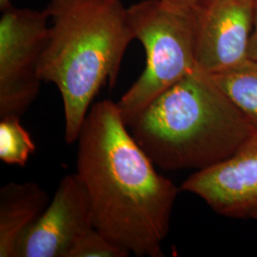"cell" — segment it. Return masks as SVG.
Masks as SVG:
<instances>
[{
    "instance_id": "cell-12",
    "label": "cell",
    "mask_w": 257,
    "mask_h": 257,
    "mask_svg": "<svg viewBox=\"0 0 257 257\" xmlns=\"http://www.w3.org/2000/svg\"><path fill=\"white\" fill-rule=\"evenodd\" d=\"M130 252L105 236L95 227L75 241L68 257H127Z\"/></svg>"
},
{
    "instance_id": "cell-2",
    "label": "cell",
    "mask_w": 257,
    "mask_h": 257,
    "mask_svg": "<svg viewBox=\"0 0 257 257\" xmlns=\"http://www.w3.org/2000/svg\"><path fill=\"white\" fill-rule=\"evenodd\" d=\"M43 11L50 26L38 75L61 94L65 141L72 144L96 94L116 82L135 36L121 0H51Z\"/></svg>"
},
{
    "instance_id": "cell-11",
    "label": "cell",
    "mask_w": 257,
    "mask_h": 257,
    "mask_svg": "<svg viewBox=\"0 0 257 257\" xmlns=\"http://www.w3.org/2000/svg\"><path fill=\"white\" fill-rule=\"evenodd\" d=\"M18 115L0 119V159L6 164L24 167L37 146Z\"/></svg>"
},
{
    "instance_id": "cell-10",
    "label": "cell",
    "mask_w": 257,
    "mask_h": 257,
    "mask_svg": "<svg viewBox=\"0 0 257 257\" xmlns=\"http://www.w3.org/2000/svg\"><path fill=\"white\" fill-rule=\"evenodd\" d=\"M230 100L257 124V63L247 59L217 74H211Z\"/></svg>"
},
{
    "instance_id": "cell-9",
    "label": "cell",
    "mask_w": 257,
    "mask_h": 257,
    "mask_svg": "<svg viewBox=\"0 0 257 257\" xmlns=\"http://www.w3.org/2000/svg\"><path fill=\"white\" fill-rule=\"evenodd\" d=\"M46 191L36 182H10L0 189V257H15L23 233L50 204Z\"/></svg>"
},
{
    "instance_id": "cell-8",
    "label": "cell",
    "mask_w": 257,
    "mask_h": 257,
    "mask_svg": "<svg viewBox=\"0 0 257 257\" xmlns=\"http://www.w3.org/2000/svg\"><path fill=\"white\" fill-rule=\"evenodd\" d=\"M181 190L223 216L257 219V130L229 158L190 175Z\"/></svg>"
},
{
    "instance_id": "cell-15",
    "label": "cell",
    "mask_w": 257,
    "mask_h": 257,
    "mask_svg": "<svg viewBox=\"0 0 257 257\" xmlns=\"http://www.w3.org/2000/svg\"><path fill=\"white\" fill-rule=\"evenodd\" d=\"M12 4V0H0V10L6 9L7 7H9Z\"/></svg>"
},
{
    "instance_id": "cell-1",
    "label": "cell",
    "mask_w": 257,
    "mask_h": 257,
    "mask_svg": "<svg viewBox=\"0 0 257 257\" xmlns=\"http://www.w3.org/2000/svg\"><path fill=\"white\" fill-rule=\"evenodd\" d=\"M127 128L116 102L92 104L76 141V175L97 230L136 256H163L179 190Z\"/></svg>"
},
{
    "instance_id": "cell-5",
    "label": "cell",
    "mask_w": 257,
    "mask_h": 257,
    "mask_svg": "<svg viewBox=\"0 0 257 257\" xmlns=\"http://www.w3.org/2000/svg\"><path fill=\"white\" fill-rule=\"evenodd\" d=\"M1 12L0 118L21 117L40 90L38 63L50 22L44 11L11 5Z\"/></svg>"
},
{
    "instance_id": "cell-13",
    "label": "cell",
    "mask_w": 257,
    "mask_h": 257,
    "mask_svg": "<svg viewBox=\"0 0 257 257\" xmlns=\"http://www.w3.org/2000/svg\"><path fill=\"white\" fill-rule=\"evenodd\" d=\"M248 59L257 63V0L254 8V18H253V28L249 39L248 45Z\"/></svg>"
},
{
    "instance_id": "cell-6",
    "label": "cell",
    "mask_w": 257,
    "mask_h": 257,
    "mask_svg": "<svg viewBox=\"0 0 257 257\" xmlns=\"http://www.w3.org/2000/svg\"><path fill=\"white\" fill-rule=\"evenodd\" d=\"M256 0H201L193 7L196 64L217 74L248 59Z\"/></svg>"
},
{
    "instance_id": "cell-7",
    "label": "cell",
    "mask_w": 257,
    "mask_h": 257,
    "mask_svg": "<svg viewBox=\"0 0 257 257\" xmlns=\"http://www.w3.org/2000/svg\"><path fill=\"white\" fill-rule=\"evenodd\" d=\"M94 227L78 175H65L46 210L19 239L15 257H68L75 241Z\"/></svg>"
},
{
    "instance_id": "cell-4",
    "label": "cell",
    "mask_w": 257,
    "mask_h": 257,
    "mask_svg": "<svg viewBox=\"0 0 257 257\" xmlns=\"http://www.w3.org/2000/svg\"><path fill=\"white\" fill-rule=\"evenodd\" d=\"M135 39L146 52V67L119 101L125 124L130 126L160 94L196 68L193 8L165 0H141L128 7Z\"/></svg>"
},
{
    "instance_id": "cell-14",
    "label": "cell",
    "mask_w": 257,
    "mask_h": 257,
    "mask_svg": "<svg viewBox=\"0 0 257 257\" xmlns=\"http://www.w3.org/2000/svg\"><path fill=\"white\" fill-rule=\"evenodd\" d=\"M167 2H170L172 4L183 6V7H190L193 8L197 3H199L201 0H165Z\"/></svg>"
},
{
    "instance_id": "cell-3",
    "label": "cell",
    "mask_w": 257,
    "mask_h": 257,
    "mask_svg": "<svg viewBox=\"0 0 257 257\" xmlns=\"http://www.w3.org/2000/svg\"><path fill=\"white\" fill-rule=\"evenodd\" d=\"M128 128L157 167L197 172L232 156L257 124L211 74L196 68L156 97Z\"/></svg>"
}]
</instances>
